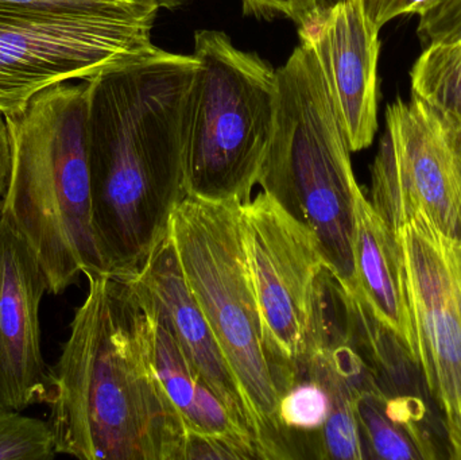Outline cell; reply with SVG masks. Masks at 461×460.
Segmentation results:
<instances>
[{
    "instance_id": "25",
    "label": "cell",
    "mask_w": 461,
    "mask_h": 460,
    "mask_svg": "<svg viewBox=\"0 0 461 460\" xmlns=\"http://www.w3.org/2000/svg\"><path fill=\"white\" fill-rule=\"evenodd\" d=\"M357 5L374 29L381 32L393 19L401 16L403 0H351Z\"/></svg>"
},
{
    "instance_id": "18",
    "label": "cell",
    "mask_w": 461,
    "mask_h": 460,
    "mask_svg": "<svg viewBox=\"0 0 461 460\" xmlns=\"http://www.w3.org/2000/svg\"><path fill=\"white\" fill-rule=\"evenodd\" d=\"M411 81V96L461 124V38L425 46Z\"/></svg>"
},
{
    "instance_id": "27",
    "label": "cell",
    "mask_w": 461,
    "mask_h": 460,
    "mask_svg": "<svg viewBox=\"0 0 461 460\" xmlns=\"http://www.w3.org/2000/svg\"><path fill=\"white\" fill-rule=\"evenodd\" d=\"M438 0H403L401 7V16L403 15H422L425 11L438 3Z\"/></svg>"
},
{
    "instance_id": "12",
    "label": "cell",
    "mask_w": 461,
    "mask_h": 460,
    "mask_svg": "<svg viewBox=\"0 0 461 460\" xmlns=\"http://www.w3.org/2000/svg\"><path fill=\"white\" fill-rule=\"evenodd\" d=\"M300 38L319 59L352 153L367 149L378 130V30L351 0H338Z\"/></svg>"
},
{
    "instance_id": "5",
    "label": "cell",
    "mask_w": 461,
    "mask_h": 460,
    "mask_svg": "<svg viewBox=\"0 0 461 460\" xmlns=\"http://www.w3.org/2000/svg\"><path fill=\"white\" fill-rule=\"evenodd\" d=\"M300 40L276 69V124L258 185L313 234L341 288L359 294L355 205L362 188L319 59Z\"/></svg>"
},
{
    "instance_id": "2",
    "label": "cell",
    "mask_w": 461,
    "mask_h": 460,
    "mask_svg": "<svg viewBox=\"0 0 461 460\" xmlns=\"http://www.w3.org/2000/svg\"><path fill=\"white\" fill-rule=\"evenodd\" d=\"M88 292L51 367L57 454L84 460H185L186 431L153 366L149 315L124 275Z\"/></svg>"
},
{
    "instance_id": "1",
    "label": "cell",
    "mask_w": 461,
    "mask_h": 460,
    "mask_svg": "<svg viewBox=\"0 0 461 460\" xmlns=\"http://www.w3.org/2000/svg\"><path fill=\"white\" fill-rule=\"evenodd\" d=\"M196 68L194 54L153 46L86 80L92 229L108 275L138 272L186 197L184 140Z\"/></svg>"
},
{
    "instance_id": "21",
    "label": "cell",
    "mask_w": 461,
    "mask_h": 460,
    "mask_svg": "<svg viewBox=\"0 0 461 460\" xmlns=\"http://www.w3.org/2000/svg\"><path fill=\"white\" fill-rule=\"evenodd\" d=\"M57 455L49 421L0 410V460H51Z\"/></svg>"
},
{
    "instance_id": "28",
    "label": "cell",
    "mask_w": 461,
    "mask_h": 460,
    "mask_svg": "<svg viewBox=\"0 0 461 460\" xmlns=\"http://www.w3.org/2000/svg\"><path fill=\"white\" fill-rule=\"evenodd\" d=\"M134 2L148 3V5H154L159 8L175 10L176 7H178L183 3V0H134Z\"/></svg>"
},
{
    "instance_id": "3",
    "label": "cell",
    "mask_w": 461,
    "mask_h": 460,
    "mask_svg": "<svg viewBox=\"0 0 461 460\" xmlns=\"http://www.w3.org/2000/svg\"><path fill=\"white\" fill-rule=\"evenodd\" d=\"M5 115L13 170L0 218L34 251L48 293L105 275L92 229L86 80L48 86Z\"/></svg>"
},
{
    "instance_id": "26",
    "label": "cell",
    "mask_w": 461,
    "mask_h": 460,
    "mask_svg": "<svg viewBox=\"0 0 461 460\" xmlns=\"http://www.w3.org/2000/svg\"><path fill=\"white\" fill-rule=\"evenodd\" d=\"M13 170V140L7 119L0 113V210L7 194Z\"/></svg>"
},
{
    "instance_id": "23",
    "label": "cell",
    "mask_w": 461,
    "mask_h": 460,
    "mask_svg": "<svg viewBox=\"0 0 461 460\" xmlns=\"http://www.w3.org/2000/svg\"><path fill=\"white\" fill-rule=\"evenodd\" d=\"M419 35L425 46L461 38V0H438L420 15Z\"/></svg>"
},
{
    "instance_id": "11",
    "label": "cell",
    "mask_w": 461,
    "mask_h": 460,
    "mask_svg": "<svg viewBox=\"0 0 461 460\" xmlns=\"http://www.w3.org/2000/svg\"><path fill=\"white\" fill-rule=\"evenodd\" d=\"M48 280L26 240L0 218V410L50 405L57 385L41 347Z\"/></svg>"
},
{
    "instance_id": "4",
    "label": "cell",
    "mask_w": 461,
    "mask_h": 460,
    "mask_svg": "<svg viewBox=\"0 0 461 460\" xmlns=\"http://www.w3.org/2000/svg\"><path fill=\"white\" fill-rule=\"evenodd\" d=\"M240 210V203L186 196L167 235L240 389L262 459H300L279 421V404L297 383V370L278 353L263 321L244 253Z\"/></svg>"
},
{
    "instance_id": "17",
    "label": "cell",
    "mask_w": 461,
    "mask_h": 460,
    "mask_svg": "<svg viewBox=\"0 0 461 460\" xmlns=\"http://www.w3.org/2000/svg\"><path fill=\"white\" fill-rule=\"evenodd\" d=\"M303 375L324 386L330 400V416L317 439L316 458L366 460L355 408L362 383L320 353L313 354Z\"/></svg>"
},
{
    "instance_id": "14",
    "label": "cell",
    "mask_w": 461,
    "mask_h": 460,
    "mask_svg": "<svg viewBox=\"0 0 461 460\" xmlns=\"http://www.w3.org/2000/svg\"><path fill=\"white\" fill-rule=\"evenodd\" d=\"M126 277L164 316L194 369L221 400L236 426L254 440L240 389L188 288L169 235L138 272Z\"/></svg>"
},
{
    "instance_id": "16",
    "label": "cell",
    "mask_w": 461,
    "mask_h": 460,
    "mask_svg": "<svg viewBox=\"0 0 461 460\" xmlns=\"http://www.w3.org/2000/svg\"><path fill=\"white\" fill-rule=\"evenodd\" d=\"M135 292L148 311L154 370L186 431L244 443L254 448L262 459L254 440L236 426L221 400L194 369L164 316L154 307L153 302H149L137 289Z\"/></svg>"
},
{
    "instance_id": "6",
    "label": "cell",
    "mask_w": 461,
    "mask_h": 460,
    "mask_svg": "<svg viewBox=\"0 0 461 460\" xmlns=\"http://www.w3.org/2000/svg\"><path fill=\"white\" fill-rule=\"evenodd\" d=\"M194 56L184 140L186 196L246 204L273 137L276 69L218 30L194 34Z\"/></svg>"
},
{
    "instance_id": "19",
    "label": "cell",
    "mask_w": 461,
    "mask_h": 460,
    "mask_svg": "<svg viewBox=\"0 0 461 460\" xmlns=\"http://www.w3.org/2000/svg\"><path fill=\"white\" fill-rule=\"evenodd\" d=\"M355 408L366 460H427L414 435L387 412L375 383L357 393Z\"/></svg>"
},
{
    "instance_id": "15",
    "label": "cell",
    "mask_w": 461,
    "mask_h": 460,
    "mask_svg": "<svg viewBox=\"0 0 461 460\" xmlns=\"http://www.w3.org/2000/svg\"><path fill=\"white\" fill-rule=\"evenodd\" d=\"M354 253L359 296L416 358L400 239L363 191L355 205Z\"/></svg>"
},
{
    "instance_id": "22",
    "label": "cell",
    "mask_w": 461,
    "mask_h": 460,
    "mask_svg": "<svg viewBox=\"0 0 461 460\" xmlns=\"http://www.w3.org/2000/svg\"><path fill=\"white\" fill-rule=\"evenodd\" d=\"M0 8L81 14H146L161 10L134 0H0Z\"/></svg>"
},
{
    "instance_id": "13",
    "label": "cell",
    "mask_w": 461,
    "mask_h": 460,
    "mask_svg": "<svg viewBox=\"0 0 461 460\" xmlns=\"http://www.w3.org/2000/svg\"><path fill=\"white\" fill-rule=\"evenodd\" d=\"M349 340L373 375L387 412L416 437L427 460H452L448 429L411 348L359 294H348Z\"/></svg>"
},
{
    "instance_id": "9",
    "label": "cell",
    "mask_w": 461,
    "mask_h": 460,
    "mask_svg": "<svg viewBox=\"0 0 461 460\" xmlns=\"http://www.w3.org/2000/svg\"><path fill=\"white\" fill-rule=\"evenodd\" d=\"M240 229L266 329L300 378L316 351L322 281L328 270L319 243L263 191L241 204Z\"/></svg>"
},
{
    "instance_id": "20",
    "label": "cell",
    "mask_w": 461,
    "mask_h": 460,
    "mask_svg": "<svg viewBox=\"0 0 461 460\" xmlns=\"http://www.w3.org/2000/svg\"><path fill=\"white\" fill-rule=\"evenodd\" d=\"M330 412V400L324 386L305 375L282 397L279 421L300 459L308 458V451L316 458L317 439Z\"/></svg>"
},
{
    "instance_id": "7",
    "label": "cell",
    "mask_w": 461,
    "mask_h": 460,
    "mask_svg": "<svg viewBox=\"0 0 461 460\" xmlns=\"http://www.w3.org/2000/svg\"><path fill=\"white\" fill-rule=\"evenodd\" d=\"M157 15L0 8V113L19 110L54 84L88 80L153 48Z\"/></svg>"
},
{
    "instance_id": "8",
    "label": "cell",
    "mask_w": 461,
    "mask_h": 460,
    "mask_svg": "<svg viewBox=\"0 0 461 460\" xmlns=\"http://www.w3.org/2000/svg\"><path fill=\"white\" fill-rule=\"evenodd\" d=\"M371 167L370 203L398 230L422 215L461 240V124L417 97L395 100Z\"/></svg>"
},
{
    "instance_id": "24",
    "label": "cell",
    "mask_w": 461,
    "mask_h": 460,
    "mask_svg": "<svg viewBox=\"0 0 461 460\" xmlns=\"http://www.w3.org/2000/svg\"><path fill=\"white\" fill-rule=\"evenodd\" d=\"M243 11L259 18L285 16L300 29L311 26L328 7L324 0H241Z\"/></svg>"
},
{
    "instance_id": "10",
    "label": "cell",
    "mask_w": 461,
    "mask_h": 460,
    "mask_svg": "<svg viewBox=\"0 0 461 460\" xmlns=\"http://www.w3.org/2000/svg\"><path fill=\"white\" fill-rule=\"evenodd\" d=\"M416 359L461 460V240L438 232L422 215L397 232Z\"/></svg>"
}]
</instances>
